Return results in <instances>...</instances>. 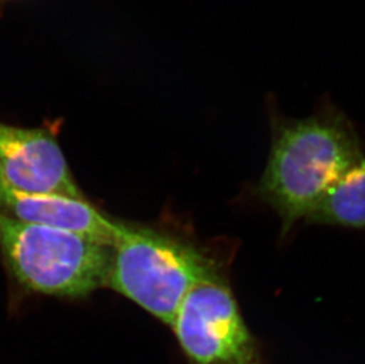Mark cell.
I'll list each match as a JSON object with an SVG mask.
<instances>
[{
  "mask_svg": "<svg viewBox=\"0 0 365 364\" xmlns=\"http://www.w3.org/2000/svg\"><path fill=\"white\" fill-rule=\"evenodd\" d=\"M170 328L188 364H269L242 316L228 270L197 283Z\"/></svg>",
  "mask_w": 365,
  "mask_h": 364,
  "instance_id": "4",
  "label": "cell"
},
{
  "mask_svg": "<svg viewBox=\"0 0 365 364\" xmlns=\"http://www.w3.org/2000/svg\"><path fill=\"white\" fill-rule=\"evenodd\" d=\"M0 212L23 223L81 234L110 248L122 223L102 213L86 198L18 192L1 183Z\"/></svg>",
  "mask_w": 365,
  "mask_h": 364,
  "instance_id": "6",
  "label": "cell"
},
{
  "mask_svg": "<svg viewBox=\"0 0 365 364\" xmlns=\"http://www.w3.org/2000/svg\"><path fill=\"white\" fill-rule=\"evenodd\" d=\"M0 253L23 289L82 298L107 286L113 248L81 234L23 223L0 212Z\"/></svg>",
  "mask_w": 365,
  "mask_h": 364,
  "instance_id": "3",
  "label": "cell"
},
{
  "mask_svg": "<svg viewBox=\"0 0 365 364\" xmlns=\"http://www.w3.org/2000/svg\"><path fill=\"white\" fill-rule=\"evenodd\" d=\"M9 1H14V0H0V5H4V4L9 3Z\"/></svg>",
  "mask_w": 365,
  "mask_h": 364,
  "instance_id": "8",
  "label": "cell"
},
{
  "mask_svg": "<svg viewBox=\"0 0 365 364\" xmlns=\"http://www.w3.org/2000/svg\"><path fill=\"white\" fill-rule=\"evenodd\" d=\"M57 127H21L0 121L1 185L18 192L84 198L59 146Z\"/></svg>",
  "mask_w": 365,
  "mask_h": 364,
  "instance_id": "5",
  "label": "cell"
},
{
  "mask_svg": "<svg viewBox=\"0 0 365 364\" xmlns=\"http://www.w3.org/2000/svg\"><path fill=\"white\" fill-rule=\"evenodd\" d=\"M111 248L107 286L168 327L197 283L230 270L235 250L186 231L123 221Z\"/></svg>",
  "mask_w": 365,
  "mask_h": 364,
  "instance_id": "2",
  "label": "cell"
},
{
  "mask_svg": "<svg viewBox=\"0 0 365 364\" xmlns=\"http://www.w3.org/2000/svg\"><path fill=\"white\" fill-rule=\"evenodd\" d=\"M271 148L255 193L276 212L286 236L305 221L327 189L365 155L362 135L351 118L322 97L310 116L282 113L276 97L266 98Z\"/></svg>",
  "mask_w": 365,
  "mask_h": 364,
  "instance_id": "1",
  "label": "cell"
},
{
  "mask_svg": "<svg viewBox=\"0 0 365 364\" xmlns=\"http://www.w3.org/2000/svg\"><path fill=\"white\" fill-rule=\"evenodd\" d=\"M305 223L365 230V155L327 189Z\"/></svg>",
  "mask_w": 365,
  "mask_h": 364,
  "instance_id": "7",
  "label": "cell"
}]
</instances>
